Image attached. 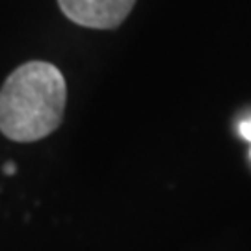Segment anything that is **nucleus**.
Instances as JSON below:
<instances>
[{
  "label": "nucleus",
  "instance_id": "obj_1",
  "mask_svg": "<svg viewBox=\"0 0 251 251\" xmlns=\"http://www.w3.org/2000/svg\"><path fill=\"white\" fill-rule=\"evenodd\" d=\"M67 86L58 67L28 62L9 75L0 90V130L13 142H37L60 126Z\"/></svg>",
  "mask_w": 251,
  "mask_h": 251
},
{
  "label": "nucleus",
  "instance_id": "obj_2",
  "mask_svg": "<svg viewBox=\"0 0 251 251\" xmlns=\"http://www.w3.org/2000/svg\"><path fill=\"white\" fill-rule=\"evenodd\" d=\"M63 15L86 28H117L134 8L136 0H58Z\"/></svg>",
  "mask_w": 251,
  "mask_h": 251
},
{
  "label": "nucleus",
  "instance_id": "obj_3",
  "mask_svg": "<svg viewBox=\"0 0 251 251\" xmlns=\"http://www.w3.org/2000/svg\"><path fill=\"white\" fill-rule=\"evenodd\" d=\"M238 134L242 136L246 142H250L251 144V116L242 119V121L238 123Z\"/></svg>",
  "mask_w": 251,
  "mask_h": 251
},
{
  "label": "nucleus",
  "instance_id": "obj_4",
  "mask_svg": "<svg viewBox=\"0 0 251 251\" xmlns=\"http://www.w3.org/2000/svg\"><path fill=\"white\" fill-rule=\"evenodd\" d=\"M15 171H17V166L13 162H6L4 164V173L6 175H15Z\"/></svg>",
  "mask_w": 251,
  "mask_h": 251
},
{
  "label": "nucleus",
  "instance_id": "obj_5",
  "mask_svg": "<svg viewBox=\"0 0 251 251\" xmlns=\"http://www.w3.org/2000/svg\"><path fill=\"white\" fill-rule=\"evenodd\" d=\"M250 158H251V149H250Z\"/></svg>",
  "mask_w": 251,
  "mask_h": 251
}]
</instances>
